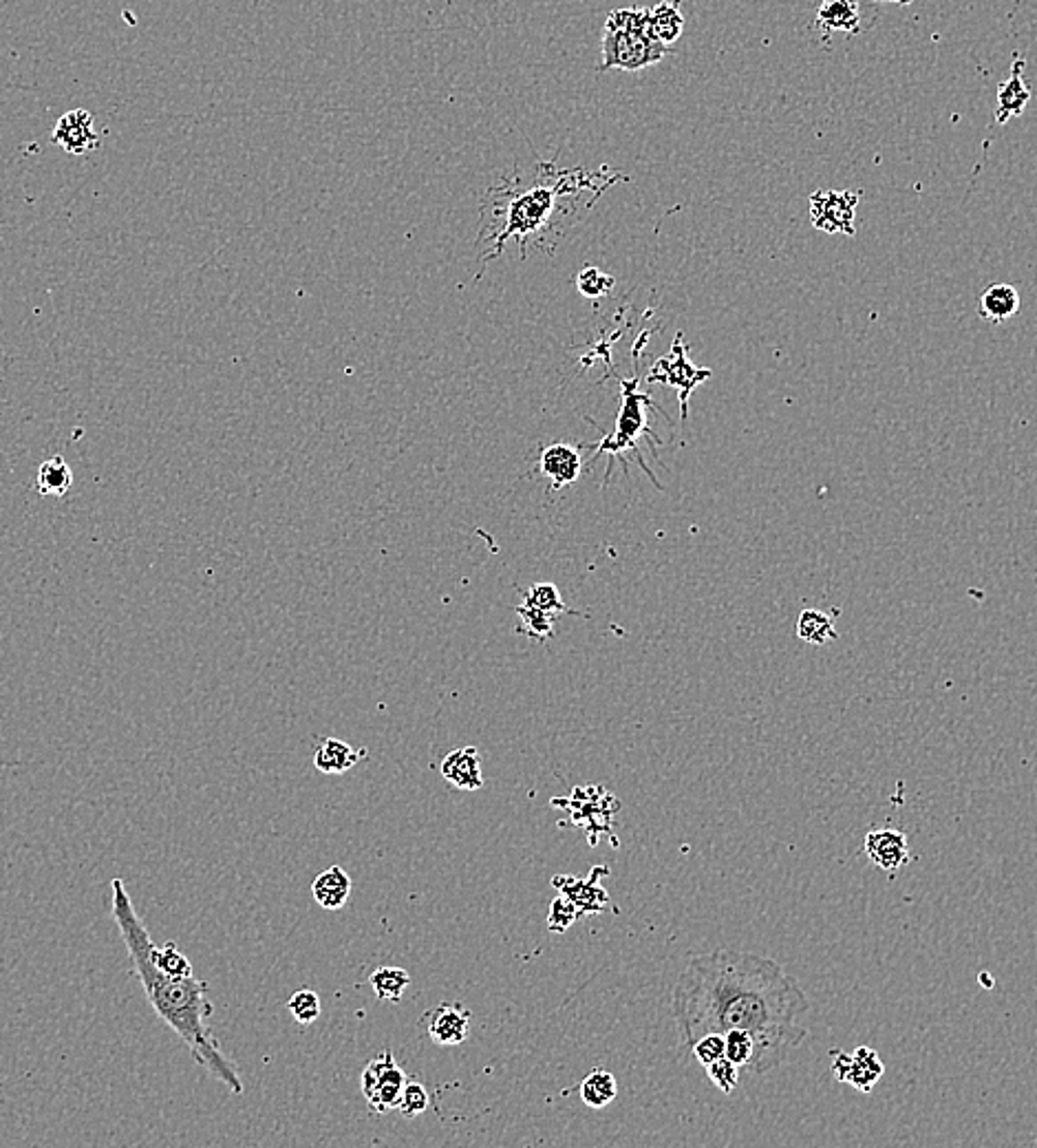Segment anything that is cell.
<instances>
[{"mask_svg":"<svg viewBox=\"0 0 1037 1148\" xmlns=\"http://www.w3.org/2000/svg\"><path fill=\"white\" fill-rule=\"evenodd\" d=\"M673 1018L687 1046L704 1034L744 1029L755 1038L746 1071L767 1073L808 1038L797 1023L810 1001L795 978L773 958L720 950L689 960L673 989Z\"/></svg>","mask_w":1037,"mask_h":1148,"instance_id":"1","label":"cell"},{"mask_svg":"<svg viewBox=\"0 0 1037 1148\" xmlns=\"http://www.w3.org/2000/svg\"><path fill=\"white\" fill-rule=\"evenodd\" d=\"M623 175L607 166L599 171L560 168L539 160L525 171L503 177L486 193L480 224V265L497 259L508 241H517L521 255L528 250L552 252L572 228L592 212L594 204Z\"/></svg>","mask_w":1037,"mask_h":1148,"instance_id":"2","label":"cell"},{"mask_svg":"<svg viewBox=\"0 0 1037 1148\" xmlns=\"http://www.w3.org/2000/svg\"><path fill=\"white\" fill-rule=\"evenodd\" d=\"M111 915L122 935L128 950L133 972L138 974L148 1003L155 1014L173 1029L189 1046L193 1058L206 1069L217 1083L224 1085L232 1095L246 1091L243 1080L232 1065V1060L219 1050L208 1032V1018L212 1016V1003L208 999V985L193 976H170L162 972L150 956V939L144 921L133 906L131 894L122 880L111 882Z\"/></svg>","mask_w":1037,"mask_h":1148,"instance_id":"3","label":"cell"},{"mask_svg":"<svg viewBox=\"0 0 1037 1148\" xmlns=\"http://www.w3.org/2000/svg\"><path fill=\"white\" fill-rule=\"evenodd\" d=\"M667 47L650 31L647 9H616L607 16L603 29V62L599 71H640L660 62Z\"/></svg>","mask_w":1037,"mask_h":1148,"instance_id":"4","label":"cell"},{"mask_svg":"<svg viewBox=\"0 0 1037 1148\" xmlns=\"http://www.w3.org/2000/svg\"><path fill=\"white\" fill-rule=\"evenodd\" d=\"M621 398H623V402H621V411H618V418H616V427L611 433L603 435V440L599 442L594 458L599 460L603 453L609 455L611 464L607 466V472H605V478H607L611 472V468H614V462H623V466L627 470V458H629V455H634V462H638V466H642V470L654 480V472L647 468V464L640 460L638 440L642 435H647V437H652L654 442H658V437L647 427V411L656 409V404L647 394L638 392V376L632 378V380H621Z\"/></svg>","mask_w":1037,"mask_h":1148,"instance_id":"5","label":"cell"},{"mask_svg":"<svg viewBox=\"0 0 1037 1148\" xmlns=\"http://www.w3.org/2000/svg\"><path fill=\"white\" fill-rule=\"evenodd\" d=\"M713 376V371L707 367H695L687 356V345L683 334L675 336L671 353L667 358H658L647 374V382H662L669 384L680 392V409H683V422H687L689 413V396L695 386L707 382Z\"/></svg>","mask_w":1037,"mask_h":1148,"instance_id":"6","label":"cell"},{"mask_svg":"<svg viewBox=\"0 0 1037 1148\" xmlns=\"http://www.w3.org/2000/svg\"><path fill=\"white\" fill-rule=\"evenodd\" d=\"M409 1083L406 1073L396 1062L394 1054L384 1052L367 1062L361 1073V1089L371 1111L386 1113L398 1109L404 1085Z\"/></svg>","mask_w":1037,"mask_h":1148,"instance_id":"7","label":"cell"},{"mask_svg":"<svg viewBox=\"0 0 1037 1148\" xmlns=\"http://www.w3.org/2000/svg\"><path fill=\"white\" fill-rule=\"evenodd\" d=\"M861 193L857 191H814L810 195V222L812 226L826 232L847 236L855 234V210L859 206Z\"/></svg>","mask_w":1037,"mask_h":1148,"instance_id":"8","label":"cell"},{"mask_svg":"<svg viewBox=\"0 0 1037 1148\" xmlns=\"http://www.w3.org/2000/svg\"><path fill=\"white\" fill-rule=\"evenodd\" d=\"M832 1073L839 1083L855 1087L861 1093H870L881 1083L886 1067L872 1046L861 1044L855 1054L832 1052Z\"/></svg>","mask_w":1037,"mask_h":1148,"instance_id":"9","label":"cell"},{"mask_svg":"<svg viewBox=\"0 0 1037 1148\" xmlns=\"http://www.w3.org/2000/svg\"><path fill=\"white\" fill-rule=\"evenodd\" d=\"M51 142L66 150L69 155L82 157L99 148V135L95 133V120L87 109L66 111L51 131Z\"/></svg>","mask_w":1037,"mask_h":1148,"instance_id":"10","label":"cell"},{"mask_svg":"<svg viewBox=\"0 0 1037 1148\" xmlns=\"http://www.w3.org/2000/svg\"><path fill=\"white\" fill-rule=\"evenodd\" d=\"M863 851L876 868L894 874L910 861V839L903 831L874 829L865 835Z\"/></svg>","mask_w":1037,"mask_h":1148,"instance_id":"11","label":"cell"},{"mask_svg":"<svg viewBox=\"0 0 1037 1148\" xmlns=\"http://www.w3.org/2000/svg\"><path fill=\"white\" fill-rule=\"evenodd\" d=\"M539 468L546 478H550L552 486H550V495L560 491V488H566L570 484H574L576 480L581 478V470H583V455H581V449H576L572 444H566V442H556V444H550L541 451V458H539Z\"/></svg>","mask_w":1037,"mask_h":1148,"instance_id":"12","label":"cell"},{"mask_svg":"<svg viewBox=\"0 0 1037 1148\" xmlns=\"http://www.w3.org/2000/svg\"><path fill=\"white\" fill-rule=\"evenodd\" d=\"M429 1036L441 1044H462L470 1036V1011L459 1003H441L433 1009Z\"/></svg>","mask_w":1037,"mask_h":1148,"instance_id":"13","label":"cell"},{"mask_svg":"<svg viewBox=\"0 0 1037 1148\" xmlns=\"http://www.w3.org/2000/svg\"><path fill=\"white\" fill-rule=\"evenodd\" d=\"M441 775L459 791H478L484 786L482 757L478 747H462L441 759Z\"/></svg>","mask_w":1037,"mask_h":1148,"instance_id":"14","label":"cell"},{"mask_svg":"<svg viewBox=\"0 0 1037 1148\" xmlns=\"http://www.w3.org/2000/svg\"><path fill=\"white\" fill-rule=\"evenodd\" d=\"M1022 60L1013 64V74L1009 80H1005L998 87V103H996V124H1007L1011 117H1019L1025 113L1031 89L1022 78Z\"/></svg>","mask_w":1037,"mask_h":1148,"instance_id":"15","label":"cell"},{"mask_svg":"<svg viewBox=\"0 0 1037 1148\" xmlns=\"http://www.w3.org/2000/svg\"><path fill=\"white\" fill-rule=\"evenodd\" d=\"M978 316L991 325L1007 323L1019 312V294L1009 283H993L978 298Z\"/></svg>","mask_w":1037,"mask_h":1148,"instance_id":"16","label":"cell"},{"mask_svg":"<svg viewBox=\"0 0 1037 1148\" xmlns=\"http://www.w3.org/2000/svg\"><path fill=\"white\" fill-rule=\"evenodd\" d=\"M365 755H367L365 749H353L351 745H347V742L338 738H325L314 753V767L325 775H340L358 765L361 757Z\"/></svg>","mask_w":1037,"mask_h":1148,"instance_id":"17","label":"cell"},{"mask_svg":"<svg viewBox=\"0 0 1037 1148\" xmlns=\"http://www.w3.org/2000/svg\"><path fill=\"white\" fill-rule=\"evenodd\" d=\"M312 894L320 908L325 910L345 908L351 894V877L340 866H329L314 880Z\"/></svg>","mask_w":1037,"mask_h":1148,"instance_id":"18","label":"cell"},{"mask_svg":"<svg viewBox=\"0 0 1037 1148\" xmlns=\"http://www.w3.org/2000/svg\"><path fill=\"white\" fill-rule=\"evenodd\" d=\"M817 25L824 36L832 31L857 33L861 29V7L857 0H824L817 11Z\"/></svg>","mask_w":1037,"mask_h":1148,"instance_id":"19","label":"cell"},{"mask_svg":"<svg viewBox=\"0 0 1037 1148\" xmlns=\"http://www.w3.org/2000/svg\"><path fill=\"white\" fill-rule=\"evenodd\" d=\"M650 11V31L652 36L665 45L667 49L680 40L685 31V16L680 11L675 0H662V3L654 5Z\"/></svg>","mask_w":1037,"mask_h":1148,"instance_id":"20","label":"cell"},{"mask_svg":"<svg viewBox=\"0 0 1037 1148\" xmlns=\"http://www.w3.org/2000/svg\"><path fill=\"white\" fill-rule=\"evenodd\" d=\"M71 486H74V470L64 462V458H60V455L49 458L40 464L36 476V488L40 495L64 497L69 493Z\"/></svg>","mask_w":1037,"mask_h":1148,"instance_id":"21","label":"cell"},{"mask_svg":"<svg viewBox=\"0 0 1037 1148\" xmlns=\"http://www.w3.org/2000/svg\"><path fill=\"white\" fill-rule=\"evenodd\" d=\"M618 1083L616 1078L605 1069L589 1071L581 1083V1100L592 1109H603L616 1100Z\"/></svg>","mask_w":1037,"mask_h":1148,"instance_id":"22","label":"cell"},{"mask_svg":"<svg viewBox=\"0 0 1037 1148\" xmlns=\"http://www.w3.org/2000/svg\"><path fill=\"white\" fill-rule=\"evenodd\" d=\"M369 983H371V989L373 994L378 996L380 1001H388V1003H398L406 987L411 985V974L402 970V968H378L373 970L371 976H369Z\"/></svg>","mask_w":1037,"mask_h":1148,"instance_id":"23","label":"cell"},{"mask_svg":"<svg viewBox=\"0 0 1037 1148\" xmlns=\"http://www.w3.org/2000/svg\"><path fill=\"white\" fill-rule=\"evenodd\" d=\"M797 636L810 645H826L837 638V630L826 612L804 610L797 621Z\"/></svg>","mask_w":1037,"mask_h":1148,"instance_id":"24","label":"cell"},{"mask_svg":"<svg viewBox=\"0 0 1037 1148\" xmlns=\"http://www.w3.org/2000/svg\"><path fill=\"white\" fill-rule=\"evenodd\" d=\"M523 603L537 607L539 612L556 619L558 614H570V607L560 599L558 590L552 583H535L523 593Z\"/></svg>","mask_w":1037,"mask_h":1148,"instance_id":"25","label":"cell"},{"mask_svg":"<svg viewBox=\"0 0 1037 1148\" xmlns=\"http://www.w3.org/2000/svg\"><path fill=\"white\" fill-rule=\"evenodd\" d=\"M150 956L155 960V966L170 976H193L195 972L189 956H185L175 943H166V945L152 943Z\"/></svg>","mask_w":1037,"mask_h":1148,"instance_id":"26","label":"cell"},{"mask_svg":"<svg viewBox=\"0 0 1037 1148\" xmlns=\"http://www.w3.org/2000/svg\"><path fill=\"white\" fill-rule=\"evenodd\" d=\"M724 1044H726L724 1056L740 1069H748L755 1054L753 1034L744 1032V1029H730V1032L724 1034Z\"/></svg>","mask_w":1037,"mask_h":1148,"instance_id":"27","label":"cell"},{"mask_svg":"<svg viewBox=\"0 0 1037 1148\" xmlns=\"http://www.w3.org/2000/svg\"><path fill=\"white\" fill-rule=\"evenodd\" d=\"M517 616H519V632L530 636V638H539V640H546L552 636V630H554V619L539 612L537 607L532 605H525L521 603L517 607Z\"/></svg>","mask_w":1037,"mask_h":1148,"instance_id":"28","label":"cell"},{"mask_svg":"<svg viewBox=\"0 0 1037 1148\" xmlns=\"http://www.w3.org/2000/svg\"><path fill=\"white\" fill-rule=\"evenodd\" d=\"M287 1009L298 1025H312L320 1016V996L314 989H298L287 1001Z\"/></svg>","mask_w":1037,"mask_h":1148,"instance_id":"29","label":"cell"},{"mask_svg":"<svg viewBox=\"0 0 1037 1148\" xmlns=\"http://www.w3.org/2000/svg\"><path fill=\"white\" fill-rule=\"evenodd\" d=\"M576 287H579V292L587 298H601L607 292H611V287H614V279H611L609 275H605L603 269H599V267L585 265L579 272V277H576Z\"/></svg>","mask_w":1037,"mask_h":1148,"instance_id":"30","label":"cell"},{"mask_svg":"<svg viewBox=\"0 0 1037 1148\" xmlns=\"http://www.w3.org/2000/svg\"><path fill=\"white\" fill-rule=\"evenodd\" d=\"M429 1104H431V1095H429L427 1089H424V1085H420V1083H406L404 1085L400 1102H398V1111L402 1113L406 1120H413V1118L422 1116V1113L429 1109Z\"/></svg>","mask_w":1037,"mask_h":1148,"instance_id":"31","label":"cell"},{"mask_svg":"<svg viewBox=\"0 0 1037 1148\" xmlns=\"http://www.w3.org/2000/svg\"><path fill=\"white\" fill-rule=\"evenodd\" d=\"M707 1073L711 1078V1083L716 1085L722 1093H733L738 1083H740V1067L733 1065L726 1056L711 1062V1065H707Z\"/></svg>","mask_w":1037,"mask_h":1148,"instance_id":"32","label":"cell"},{"mask_svg":"<svg viewBox=\"0 0 1037 1148\" xmlns=\"http://www.w3.org/2000/svg\"><path fill=\"white\" fill-rule=\"evenodd\" d=\"M691 1052L707 1067V1065H711V1062L724 1058V1052H726L724 1036L722 1034H704L702 1038L695 1040V1044L691 1046Z\"/></svg>","mask_w":1037,"mask_h":1148,"instance_id":"33","label":"cell"},{"mask_svg":"<svg viewBox=\"0 0 1037 1148\" xmlns=\"http://www.w3.org/2000/svg\"><path fill=\"white\" fill-rule=\"evenodd\" d=\"M576 917H579V910H576V906L566 897V894H560V897L554 899L550 906V921H548L550 930L566 932L576 921Z\"/></svg>","mask_w":1037,"mask_h":1148,"instance_id":"34","label":"cell"}]
</instances>
